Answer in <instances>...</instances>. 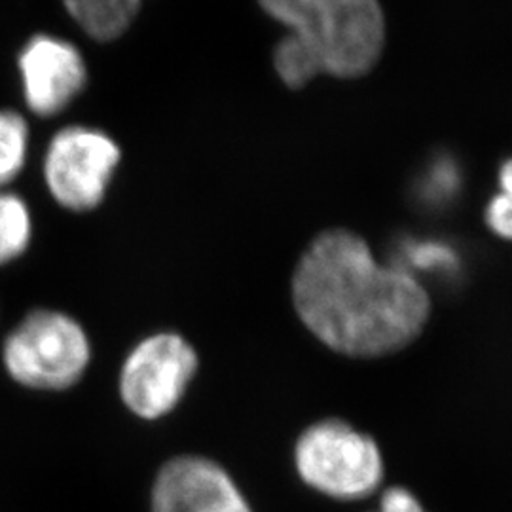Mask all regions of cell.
Returning a JSON list of instances; mask_svg holds the SVG:
<instances>
[{"instance_id":"1","label":"cell","mask_w":512,"mask_h":512,"mask_svg":"<svg viewBox=\"0 0 512 512\" xmlns=\"http://www.w3.org/2000/svg\"><path fill=\"white\" fill-rule=\"evenodd\" d=\"M293 302L319 342L355 359L408 348L431 313L420 281L378 264L365 239L348 230L313 239L294 272Z\"/></svg>"},{"instance_id":"2","label":"cell","mask_w":512,"mask_h":512,"mask_svg":"<svg viewBox=\"0 0 512 512\" xmlns=\"http://www.w3.org/2000/svg\"><path fill=\"white\" fill-rule=\"evenodd\" d=\"M287 25V37L310 57L317 73L355 78L384 50V12L378 0H258Z\"/></svg>"},{"instance_id":"3","label":"cell","mask_w":512,"mask_h":512,"mask_svg":"<svg viewBox=\"0 0 512 512\" xmlns=\"http://www.w3.org/2000/svg\"><path fill=\"white\" fill-rule=\"evenodd\" d=\"M300 478L321 494L355 501L384 480V458L376 440L342 420L310 425L294 448Z\"/></svg>"},{"instance_id":"4","label":"cell","mask_w":512,"mask_h":512,"mask_svg":"<svg viewBox=\"0 0 512 512\" xmlns=\"http://www.w3.org/2000/svg\"><path fill=\"white\" fill-rule=\"evenodd\" d=\"M92 348L84 329L61 311L29 313L4 340L8 374L25 387L61 391L76 384L90 365Z\"/></svg>"},{"instance_id":"5","label":"cell","mask_w":512,"mask_h":512,"mask_svg":"<svg viewBox=\"0 0 512 512\" xmlns=\"http://www.w3.org/2000/svg\"><path fill=\"white\" fill-rule=\"evenodd\" d=\"M120 160V147L105 131L69 126L46 148L44 181L61 207L90 211L105 200Z\"/></svg>"},{"instance_id":"6","label":"cell","mask_w":512,"mask_h":512,"mask_svg":"<svg viewBox=\"0 0 512 512\" xmlns=\"http://www.w3.org/2000/svg\"><path fill=\"white\" fill-rule=\"evenodd\" d=\"M198 372V355L183 336L160 332L133 349L120 372V395L133 414L158 420L183 399Z\"/></svg>"},{"instance_id":"7","label":"cell","mask_w":512,"mask_h":512,"mask_svg":"<svg viewBox=\"0 0 512 512\" xmlns=\"http://www.w3.org/2000/svg\"><path fill=\"white\" fill-rule=\"evenodd\" d=\"M25 103L38 116L67 109L88 82L86 61L73 42L52 35L27 40L18 57Z\"/></svg>"},{"instance_id":"8","label":"cell","mask_w":512,"mask_h":512,"mask_svg":"<svg viewBox=\"0 0 512 512\" xmlns=\"http://www.w3.org/2000/svg\"><path fill=\"white\" fill-rule=\"evenodd\" d=\"M152 512H253L234 478L198 456L167 461L152 488Z\"/></svg>"},{"instance_id":"9","label":"cell","mask_w":512,"mask_h":512,"mask_svg":"<svg viewBox=\"0 0 512 512\" xmlns=\"http://www.w3.org/2000/svg\"><path fill=\"white\" fill-rule=\"evenodd\" d=\"M74 23L97 42L122 37L141 10V0H63Z\"/></svg>"},{"instance_id":"10","label":"cell","mask_w":512,"mask_h":512,"mask_svg":"<svg viewBox=\"0 0 512 512\" xmlns=\"http://www.w3.org/2000/svg\"><path fill=\"white\" fill-rule=\"evenodd\" d=\"M33 222L27 203L0 190V266L23 255L31 243Z\"/></svg>"},{"instance_id":"11","label":"cell","mask_w":512,"mask_h":512,"mask_svg":"<svg viewBox=\"0 0 512 512\" xmlns=\"http://www.w3.org/2000/svg\"><path fill=\"white\" fill-rule=\"evenodd\" d=\"M29 128L14 110L0 109V190L12 183L27 160Z\"/></svg>"},{"instance_id":"12","label":"cell","mask_w":512,"mask_h":512,"mask_svg":"<svg viewBox=\"0 0 512 512\" xmlns=\"http://www.w3.org/2000/svg\"><path fill=\"white\" fill-rule=\"evenodd\" d=\"M501 194L488 205V226L501 238L512 239V160L501 169Z\"/></svg>"},{"instance_id":"13","label":"cell","mask_w":512,"mask_h":512,"mask_svg":"<svg viewBox=\"0 0 512 512\" xmlns=\"http://www.w3.org/2000/svg\"><path fill=\"white\" fill-rule=\"evenodd\" d=\"M380 512H425L421 507L418 497L412 494L410 490L401 488V486H393L387 488L382 501H380Z\"/></svg>"}]
</instances>
